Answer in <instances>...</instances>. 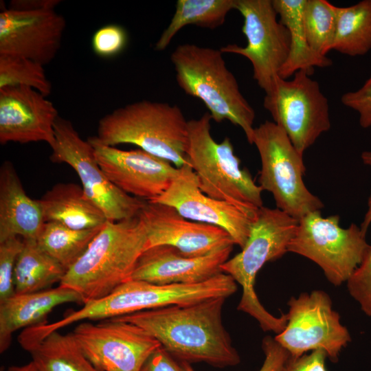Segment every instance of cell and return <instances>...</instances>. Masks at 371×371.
I'll return each instance as SVG.
<instances>
[{
    "label": "cell",
    "mask_w": 371,
    "mask_h": 371,
    "mask_svg": "<svg viewBox=\"0 0 371 371\" xmlns=\"http://www.w3.org/2000/svg\"><path fill=\"white\" fill-rule=\"evenodd\" d=\"M225 297L171 305L115 317L136 324L153 335L179 362L234 366L240 357L222 321Z\"/></svg>",
    "instance_id": "6da1fadb"
},
{
    "label": "cell",
    "mask_w": 371,
    "mask_h": 371,
    "mask_svg": "<svg viewBox=\"0 0 371 371\" xmlns=\"http://www.w3.org/2000/svg\"><path fill=\"white\" fill-rule=\"evenodd\" d=\"M146 243V229L139 216L108 221L59 285L76 291L83 304L104 297L131 279Z\"/></svg>",
    "instance_id": "7a4b0ae2"
},
{
    "label": "cell",
    "mask_w": 371,
    "mask_h": 371,
    "mask_svg": "<svg viewBox=\"0 0 371 371\" xmlns=\"http://www.w3.org/2000/svg\"><path fill=\"white\" fill-rule=\"evenodd\" d=\"M188 122L176 104L140 100L103 116L93 138L109 146L134 144L179 168L188 164Z\"/></svg>",
    "instance_id": "3957f363"
},
{
    "label": "cell",
    "mask_w": 371,
    "mask_h": 371,
    "mask_svg": "<svg viewBox=\"0 0 371 371\" xmlns=\"http://www.w3.org/2000/svg\"><path fill=\"white\" fill-rule=\"evenodd\" d=\"M220 49L194 44L178 45L170 60L179 87L201 100L216 122L228 120L243 131L252 144L255 111L242 94Z\"/></svg>",
    "instance_id": "277c9868"
},
{
    "label": "cell",
    "mask_w": 371,
    "mask_h": 371,
    "mask_svg": "<svg viewBox=\"0 0 371 371\" xmlns=\"http://www.w3.org/2000/svg\"><path fill=\"white\" fill-rule=\"evenodd\" d=\"M209 112L188 122L186 159L199 188L207 196L227 202L254 218L263 206L262 188L240 166L230 139L216 142L210 133Z\"/></svg>",
    "instance_id": "5b68a950"
},
{
    "label": "cell",
    "mask_w": 371,
    "mask_h": 371,
    "mask_svg": "<svg viewBox=\"0 0 371 371\" xmlns=\"http://www.w3.org/2000/svg\"><path fill=\"white\" fill-rule=\"evenodd\" d=\"M236 284L231 276L223 272L197 284L160 285L129 280L106 297L88 302L60 320L44 324L43 329L49 333L87 319H112L171 305L190 304L218 297L227 298L237 291Z\"/></svg>",
    "instance_id": "8992f818"
},
{
    "label": "cell",
    "mask_w": 371,
    "mask_h": 371,
    "mask_svg": "<svg viewBox=\"0 0 371 371\" xmlns=\"http://www.w3.org/2000/svg\"><path fill=\"white\" fill-rule=\"evenodd\" d=\"M298 222L299 220L277 207H260L241 251L221 267L223 273L231 276L243 288L238 309L255 318L263 330L276 334L284 329L286 315L276 317L269 313L260 304L254 284L257 273L267 262L288 252Z\"/></svg>",
    "instance_id": "52a82bcc"
},
{
    "label": "cell",
    "mask_w": 371,
    "mask_h": 371,
    "mask_svg": "<svg viewBox=\"0 0 371 371\" xmlns=\"http://www.w3.org/2000/svg\"><path fill=\"white\" fill-rule=\"evenodd\" d=\"M252 144L261 161L259 186L271 193L277 208L300 220L324 207L322 201L304 182L303 155L282 128L273 122L265 121L254 128Z\"/></svg>",
    "instance_id": "ba28073f"
},
{
    "label": "cell",
    "mask_w": 371,
    "mask_h": 371,
    "mask_svg": "<svg viewBox=\"0 0 371 371\" xmlns=\"http://www.w3.org/2000/svg\"><path fill=\"white\" fill-rule=\"evenodd\" d=\"M339 216L323 217L320 211L299 220L288 252L302 256L316 263L335 286L347 282L361 262L369 246L366 233L355 224L339 225Z\"/></svg>",
    "instance_id": "9c48e42d"
},
{
    "label": "cell",
    "mask_w": 371,
    "mask_h": 371,
    "mask_svg": "<svg viewBox=\"0 0 371 371\" xmlns=\"http://www.w3.org/2000/svg\"><path fill=\"white\" fill-rule=\"evenodd\" d=\"M313 71L300 69L291 80L278 76L263 100L273 122L302 155L331 126L328 101L311 78Z\"/></svg>",
    "instance_id": "30bf717a"
},
{
    "label": "cell",
    "mask_w": 371,
    "mask_h": 371,
    "mask_svg": "<svg viewBox=\"0 0 371 371\" xmlns=\"http://www.w3.org/2000/svg\"><path fill=\"white\" fill-rule=\"evenodd\" d=\"M54 137L51 161L65 163L76 172L84 192L108 221H120L138 216L146 201L125 193L108 179L96 160L92 145L81 138L69 120L58 116Z\"/></svg>",
    "instance_id": "8fae6325"
},
{
    "label": "cell",
    "mask_w": 371,
    "mask_h": 371,
    "mask_svg": "<svg viewBox=\"0 0 371 371\" xmlns=\"http://www.w3.org/2000/svg\"><path fill=\"white\" fill-rule=\"evenodd\" d=\"M285 328L274 337L292 356L322 350L337 362L341 350L351 341L350 335L333 309L332 300L324 291L302 293L288 302Z\"/></svg>",
    "instance_id": "7c38bea8"
},
{
    "label": "cell",
    "mask_w": 371,
    "mask_h": 371,
    "mask_svg": "<svg viewBox=\"0 0 371 371\" xmlns=\"http://www.w3.org/2000/svg\"><path fill=\"white\" fill-rule=\"evenodd\" d=\"M235 10L243 17L242 32L247 45L229 44L220 50L248 59L254 79L266 93L288 58L291 45L289 30L278 21L272 0H236Z\"/></svg>",
    "instance_id": "4fadbf2b"
},
{
    "label": "cell",
    "mask_w": 371,
    "mask_h": 371,
    "mask_svg": "<svg viewBox=\"0 0 371 371\" xmlns=\"http://www.w3.org/2000/svg\"><path fill=\"white\" fill-rule=\"evenodd\" d=\"M72 334L85 357L100 371H140L160 343L140 326L116 319L80 323Z\"/></svg>",
    "instance_id": "5bb4252c"
},
{
    "label": "cell",
    "mask_w": 371,
    "mask_h": 371,
    "mask_svg": "<svg viewBox=\"0 0 371 371\" xmlns=\"http://www.w3.org/2000/svg\"><path fill=\"white\" fill-rule=\"evenodd\" d=\"M65 19L55 9L16 10L0 12V55L24 57L45 66L57 55Z\"/></svg>",
    "instance_id": "9a60e30c"
},
{
    "label": "cell",
    "mask_w": 371,
    "mask_h": 371,
    "mask_svg": "<svg viewBox=\"0 0 371 371\" xmlns=\"http://www.w3.org/2000/svg\"><path fill=\"white\" fill-rule=\"evenodd\" d=\"M87 140L108 179L133 196L152 201L168 188L177 175L178 168L170 162L140 148L124 150L102 145L93 137Z\"/></svg>",
    "instance_id": "2e32d148"
},
{
    "label": "cell",
    "mask_w": 371,
    "mask_h": 371,
    "mask_svg": "<svg viewBox=\"0 0 371 371\" xmlns=\"http://www.w3.org/2000/svg\"><path fill=\"white\" fill-rule=\"evenodd\" d=\"M138 216L146 232V249L170 245L187 256L200 257L235 245L225 229L187 219L170 205L146 201Z\"/></svg>",
    "instance_id": "e0dca14e"
},
{
    "label": "cell",
    "mask_w": 371,
    "mask_h": 371,
    "mask_svg": "<svg viewBox=\"0 0 371 371\" xmlns=\"http://www.w3.org/2000/svg\"><path fill=\"white\" fill-rule=\"evenodd\" d=\"M150 201L170 205L187 219L221 227L241 249L254 219L234 205L204 194L188 164L178 168L168 188Z\"/></svg>",
    "instance_id": "ac0fdd59"
},
{
    "label": "cell",
    "mask_w": 371,
    "mask_h": 371,
    "mask_svg": "<svg viewBox=\"0 0 371 371\" xmlns=\"http://www.w3.org/2000/svg\"><path fill=\"white\" fill-rule=\"evenodd\" d=\"M58 113L54 104L28 87L0 89V143L44 142L51 147L55 140L54 124Z\"/></svg>",
    "instance_id": "d6986e66"
},
{
    "label": "cell",
    "mask_w": 371,
    "mask_h": 371,
    "mask_svg": "<svg viewBox=\"0 0 371 371\" xmlns=\"http://www.w3.org/2000/svg\"><path fill=\"white\" fill-rule=\"evenodd\" d=\"M233 249L227 247L206 256L190 257L170 245H156L139 256L130 280L155 284H197L222 273Z\"/></svg>",
    "instance_id": "ffe728a7"
},
{
    "label": "cell",
    "mask_w": 371,
    "mask_h": 371,
    "mask_svg": "<svg viewBox=\"0 0 371 371\" xmlns=\"http://www.w3.org/2000/svg\"><path fill=\"white\" fill-rule=\"evenodd\" d=\"M45 223L38 200L24 190L12 163L0 168V243L14 237L36 240Z\"/></svg>",
    "instance_id": "44dd1931"
},
{
    "label": "cell",
    "mask_w": 371,
    "mask_h": 371,
    "mask_svg": "<svg viewBox=\"0 0 371 371\" xmlns=\"http://www.w3.org/2000/svg\"><path fill=\"white\" fill-rule=\"evenodd\" d=\"M83 303L75 291L59 285L38 292L14 294L0 302V352L10 346L16 330L47 322V315L57 306Z\"/></svg>",
    "instance_id": "7402d4cb"
},
{
    "label": "cell",
    "mask_w": 371,
    "mask_h": 371,
    "mask_svg": "<svg viewBox=\"0 0 371 371\" xmlns=\"http://www.w3.org/2000/svg\"><path fill=\"white\" fill-rule=\"evenodd\" d=\"M38 201L45 222L82 230L100 227L108 221L103 212L77 183H57Z\"/></svg>",
    "instance_id": "603a6c76"
},
{
    "label": "cell",
    "mask_w": 371,
    "mask_h": 371,
    "mask_svg": "<svg viewBox=\"0 0 371 371\" xmlns=\"http://www.w3.org/2000/svg\"><path fill=\"white\" fill-rule=\"evenodd\" d=\"M18 341L31 355L36 371H100L85 357L72 333L54 330L36 337L22 331Z\"/></svg>",
    "instance_id": "cb8c5ba5"
},
{
    "label": "cell",
    "mask_w": 371,
    "mask_h": 371,
    "mask_svg": "<svg viewBox=\"0 0 371 371\" xmlns=\"http://www.w3.org/2000/svg\"><path fill=\"white\" fill-rule=\"evenodd\" d=\"M306 0H272L280 21L290 34V52L279 73L287 79L300 69L313 70L315 67H326L332 65L327 56L315 54L309 47L303 23V10Z\"/></svg>",
    "instance_id": "d4e9b609"
},
{
    "label": "cell",
    "mask_w": 371,
    "mask_h": 371,
    "mask_svg": "<svg viewBox=\"0 0 371 371\" xmlns=\"http://www.w3.org/2000/svg\"><path fill=\"white\" fill-rule=\"evenodd\" d=\"M66 272L62 265L39 247L36 240H23L14 267L15 294L51 289L52 285L60 284Z\"/></svg>",
    "instance_id": "484cf974"
},
{
    "label": "cell",
    "mask_w": 371,
    "mask_h": 371,
    "mask_svg": "<svg viewBox=\"0 0 371 371\" xmlns=\"http://www.w3.org/2000/svg\"><path fill=\"white\" fill-rule=\"evenodd\" d=\"M235 2L236 0H178L173 16L156 42L155 49L164 50L186 25L211 30L220 27L229 12L235 9Z\"/></svg>",
    "instance_id": "4316f807"
},
{
    "label": "cell",
    "mask_w": 371,
    "mask_h": 371,
    "mask_svg": "<svg viewBox=\"0 0 371 371\" xmlns=\"http://www.w3.org/2000/svg\"><path fill=\"white\" fill-rule=\"evenodd\" d=\"M337 27L332 50L350 56L371 49V0L347 7H335Z\"/></svg>",
    "instance_id": "83f0119b"
},
{
    "label": "cell",
    "mask_w": 371,
    "mask_h": 371,
    "mask_svg": "<svg viewBox=\"0 0 371 371\" xmlns=\"http://www.w3.org/2000/svg\"><path fill=\"white\" fill-rule=\"evenodd\" d=\"M102 226L79 230L54 222H45L36 241L45 252L67 271L84 254Z\"/></svg>",
    "instance_id": "f1b7e54d"
},
{
    "label": "cell",
    "mask_w": 371,
    "mask_h": 371,
    "mask_svg": "<svg viewBox=\"0 0 371 371\" xmlns=\"http://www.w3.org/2000/svg\"><path fill=\"white\" fill-rule=\"evenodd\" d=\"M336 5L326 0H306L303 23L310 48L326 56L332 50L337 27Z\"/></svg>",
    "instance_id": "f546056e"
},
{
    "label": "cell",
    "mask_w": 371,
    "mask_h": 371,
    "mask_svg": "<svg viewBox=\"0 0 371 371\" xmlns=\"http://www.w3.org/2000/svg\"><path fill=\"white\" fill-rule=\"evenodd\" d=\"M14 86L31 87L45 96L52 89L43 65L24 57L0 55V89Z\"/></svg>",
    "instance_id": "4dcf8cb0"
},
{
    "label": "cell",
    "mask_w": 371,
    "mask_h": 371,
    "mask_svg": "<svg viewBox=\"0 0 371 371\" xmlns=\"http://www.w3.org/2000/svg\"><path fill=\"white\" fill-rule=\"evenodd\" d=\"M347 287L363 313L371 317V245L368 246L361 262L348 280Z\"/></svg>",
    "instance_id": "1f68e13d"
},
{
    "label": "cell",
    "mask_w": 371,
    "mask_h": 371,
    "mask_svg": "<svg viewBox=\"0 0 371 371\" xmlns=\"http://www.w3.org/2000/svg\"><path fill=\"white\" fill-rule=\"evenodd\" d=\"M23 246L21 237H14L0 243V302L14 292V271L17 256Z\"/></svg>",
    "instance_id": "d6a6232c"
},
{
    "label": "cell",
    "mask_w": 371,
    "mask_h": 371,
    "mask_svg": "<svg viewBox=\"0 0 371 371\" xmlns=\"http://www.w3.org/2000/svg\"><path fill=\"white\" fill-rule=\"evenodd\" d=\"M127 41L128 35L122 26L108 24L95 31L91 39V46L97 56L107 58L121 53Z\"/></svg>",
    "instance_id": "836d02e7"
},
{
    "label": "cell",
    "mask_w": 371,
    "mask_h": 371,
    "mask_svg": "<svg viewBox=\"0 0 371 371\" xmlns=\"http://www.w3.org/2000/svg\"><path fill=\"white\" fill-rule=\"evenodd\" d=\"M341 102L358 113L361 127L371 126V74L361 88L343 94Z\"/></svg>",
    "instance_id": "e575fe53"
},
{
    "label": "cell",
    "mask_w": 371,
    "mask_h": 371,
    "mask_svg": "<svg viewBox=\"0 0 371 371\" xmlns=\"http://www.w3.org/2000/svg\"><path fill=\"white\" fill-rule=\"evenodd\" d=\"M326 353L316 350L299 357L290 353L273 371H328L326 367Z\"/></svg>",
    "instance_id": "d590c367"
},
{
    "label": "cell",
    "mask_w": 371,
    "mask_h": 371,
    "mask_svg": "<svg viewBox=\"0 0 371 371\" xmlns=\"http://www.w3.org/2000/svg\"><path fill=\"white\" fill-rule=\"evenodd\" d=\"M262 348L265 355V359L259 371H273L289 353L274 338L269 336L263 339ZM181 363L186 371H195L190 363Z\"/></svg>",
    "instance_id": "8d00e7d4"
},
{
    "label": "cell",
    "mask_w": 371,
    "mask_h": 371,
    "mask_svg": "<svg viewBox=\"0 0 371 371\" xmlns=\"http://www.w3.org/2000/svg\"><path fill=\"white\" fill-rule=\"evenodd\" d=\"M140 371H186L181 362L163 347L157 348L146 361Z\"/></svg>",
    "instance_id": "74e56055"
},
{
    "label": "cell",
    "mask_w": 371,
    "mask_h": 371,
    "mask_svg": "<svg viewBox=\"0 0 371 371\" xmlns=\"http://www.w3.org/2000/svg\"><path fill=\"white\" fill-rule=\"evenodd\" d=\"M60 0H12L8 8L16 10L55 9Z\"/></svg>",
    "instance_id": "f35d334b"
},
{
    "label": "cell",
    "mask_w": 371,
    "mask_h": 371,
    "mask_svg": "<svg viewBox=\"0 0 371 371\" xmlns=\"http://www.w3.org/2000/svg\"><path fill=\"white\" fill-rule=\"evenodd\" d=\"M363 163L371 168V150L363 151L361 155ZM371 224V191L368 200V210L364 216V219L361 225V229L366 234L368 228Z\"/></svg>",
    "instance_id": "ab89813d"
},
{
    "label": "cell",
    "mask_w": 371,
    "mask_h": 371,
    "mask_svg": "<svg viewBox=\"0 0 371 371\" xmlns=\"http://www.w3.org/2000/svg\"><path fill=\"white\" fill-rule=\"evenodd\" d=\"M7 371H36V370L34 363L30 361L25 365L11 366Z\"/></svg>",
    "instance_id": "60d3db41"
}]
</instances>
